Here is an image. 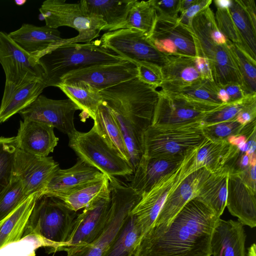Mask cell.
<instances>
[{"label": "cell", "mask_w": 256, "mask_h": 256, "mask_svg": "<svg viewBox=\"0 0 256 256\" xmlns=\"http://www.w3.org/2000/svg\"><path fill=\"white\" fill-rule=\"evenodd\" d=\"M196 0H180V12H182L188 9Z\"/></svg>", "instance_id": "obj_53"}, {"label": "cell", "mask_w": 256, "mask_h": 256, "mask_svg": "<svg viewBox=\"0 0 256 256\" xmlns=\"http://www.w3.org/2000/svg\"><path fill=\"white\" fill-rule=\"evenodd\" d=\"M68 138V145L78 158L108 178L133 174L132 166L110 146L94 126L86 132L76 130Z\"/></svg>", "instance_id": "obj_9"}, {"label": "cell", "mask_w": 256, "mask_h": 256, "mask_svg": "<svg viewBox=\"0 0 256 256\" xmlns=\"http://www.w3.org/2000/svg\"><path fill=\"white\" fill-rule=\"evenodd\" d=\"M102 47L136 64L146 62L162 68L168 54L158 51L142 32L122 28L108 32L100 39Z\"/></svg>", "instance_id": "obj_11"}, {"label": "cell", "mask_w": 256, "mask_h": 256, "mask_svg": "<svg viewBox=\"0 0 256 256\" xmlns=\"http://www.w3.org/2000/svg\"><path fill=\"white\" fill-rule=\"evenodd\" d=\"M157 16L176 18L180 12V0H152Z\"/></svg>", "instance_id": "obj_47"}, {"label": "cell", "mask_w": 256, "mask_h": 256, "mask_svg": "<svg viewBox=\"0 0 256 256\" xmlns=\"http://www.w3.org/2000/svg\"><path fill=\"white\" fill-rule=\"evenodd\" d=\"M178 18L158 16L148 36L149 40L163 54L198 56L196 36L192 28L180 22Z\"/></svg>", "instance_id": "obj_14"}, {"label": "cell", "mask_w": 256, "mask_h": 256, "mask_svg": "<svg viewBox=\"0 0 256 256\" xmlns=\"http://www.w3.org/2000/svg\"><path fill=\"white\" fill-rule=\"evenodd\" d=\"M0 64L6 82L4 94L32 80H43V70L32 56L19 46L6 32H0Z\"/></svg>", "instance_id": "obj_12"}, {"label": "cell", "mask_w": 256, "mask_h": 256, "mask_svg": "<svg viewBox=\"0 0 256 256\" xmlns=\"http://www.w3.org/2000/svg\"><path fill=\"white\" fill-rule=\"evenodd\" d=\"M215 20L216 26L228 40L242 50V43L228 8H216Z\"/></svg>", "instance_id": "obj_44"}, {"label": "cell", "mask_w": 256, "mask_h": 256, "mask_svg": "<svg viewBox=\"0 0 256 256\" xmlns=\"http://www.w3.org/2000/svg\"><path fill=\"white\" fill-rule=\"evenodd\" d=\"M78 110H80V108L69 98L56 100L40 94L18 113L23 120L48 124L68 136L76 130L74 116Z\"/></svg>", "instance_id": "obj_15"}, {"label": "cell", "mask_w": 256, "mask_h": 256, "mask_svg": "<svg viewBox=\"0 0 256 256\" xmlns=\"http://www.w3.org/2000/svg\"><path fill=\"white\" fill-rule=\"evenodd\" d=\"M58 88L80 108L82 114L94 120L98 106L102 102L99 91L82 82L61 84Z\"/></svg>", "instance_id": "obj_35"}, {"label": "cell", "mask_w": 256, "mask_h": 256, "mask_svg": "<svg viewBox=\"0 0 256 256\" xmlns=\"http://www.w3.org/2000/svg\"><path fill=\"white\" fill-rule=\"evenodd\" d=\"M104 176L100 171L78 158L72 167L67 169L59 168L54 172L40 194L50 196L76 188Z\"/></svg>", "instance_id": "obj_23"}, {"label": "cell", "mask_w": 256, "mask_h": 256, "mask_svg": "<svg viewBox=\"0 0 256 256\" xmlns=\"http://www.w3.org/2000/svg\"><path fill=\"white\" fill-rule=\"evenodd\" d=\"M76 212L60 200L40 195L38 197L23 236L34 235L45 242L50 252L65 246Z\"/></svg>", "instance_id": "obj_7"}, {"label": "cell", "mask_w": 256, "mask_h": 256, "mask_svg": "<svg viewBox=\"0 0 256 256\" xmlns=\"http://www.w3.org/2000/svg\"><path fill=\"white\" fill-rule=\"evenodd\" d=\"M256 96V93L248 94L241 100L224 104L220 108L209 114L202 120L203 126L224 122L236 120L238 114Z\"/></svg>", "instance_id": "obj_42"}, {"label": "cell", "mask_w": 256, "mask_h": 256, "mask_svg": "<svg viewBox=\"0 0 256 256\" xmlns=\"http://www.w3.org/2000/svg\"><path fill=\"white\" fill-rule=\"evenodd\" d=\"M94 121V126L110 146L132 166L120 129L112 113L102 102L98 106Z\"/></svg>", "instance_id": "obj_34"}, {"label": "cell", "mask_w": 256, "mask_h": 256, "mask_svg": "<svg viewBox=\"0 0 256 256\" xmlns=\"http://www.w3.org/2000/svg\"><path fill=\"white\" fill-rule=\"evenodd\" d=\"M138 78L142 82L156 88L162 82V76L160 67L146 62H140L136 64Z\"/></svg>", "instance_id": "obj_46"}, {"label": "cell", "mask_w": 256, "mask_h": 256, "mask_svg": "<svg viewBox=\"0 0 256 256\" xmlns=\"http://www.w3.org/2000/svg\"><path fill=\"white\" fill-rule=\"evenodd\" d=\"M109 179L110 204L107 222L99 236L84 246L64 248L66 256H104L141 198V195L116 178Z\"/></svg>", "instance_id": "obj_5"}, {"label": "cell", "mask_w": 256, "mask_h": 256, "mask_svg": "<svg viewBox=\"0 0 256 256\" xmlns=\"http://www.w3.org/2000/svg\"><path fill=\"white\" fill-rule=\"evenodd\" d=\"M54 128L42 122L20 120L16 141L18 148L28 153L40 156H48L57 146L58 138Z\"/></svg>", "instance_id": "obj_21"}, {"label": "cell", "mask_w": 256, "mask_h": 256, "mask_svg": "<svg viewBox=\"0 0 256 256\" xmlns=\"http://www.w3.org/2000/svg\"><path fill=\"white\" fill-rule=\"evenodd\" d=\"M45 86L42 80L28 82L12 90L3 94L0 105V123L18 113L30 104L42 92Z\"/></svg>", "instance_id": "obj_30"}, {"label": "cell", "mask_w": 256, "mask_h": 256, "mask_svg": "<svg viewBox=\"0 0 256 256\" xmlns=\"http://www.w3.org/2000/svg\"><path fill=\"white\" fill-rule=\"evenodd\" d=\"M28 196L20 181L12 176L10 186L0 196V222L18 207Z\"/></svg>", "instance_id": "obj_41"}, {"label": "cell", "mask_w": 256, "mask_h": 256, "mask_svg": "<svg viewBox=\"0 0 256 256\" xmlns=\"http://www.w3.org/2000/svg\"><path fill=\"white\" fill-rule=\"evenodd\" d=\"M80 2L88 12L102 18L106 24L103 30L111 32L116 30L125 21L135 0H82Z\"/></svg>", "instance_id": "obj_32"}, {"label": "cell", "mask_w": 256, "mask_h": 256, "mask_svg": "<svg viewBox=\"0 0 256 256\" xmlns=\"http://www.w3.org/2000/svg\"><path fill=\"white\" fill-rule=\"evenodd\" d=\"M214 3L216 8H228L231 4L232 0H215Z\"/></svg>", "instance_id": "obj_52"}, {"label": "cell", "mask_w": 256, "mask_h": 256, "mask_svg": "<svg viewBox=\"0 0 256 256\" xmlns=\"http://www.w3.org/2000/svg\"><path fill=\"white\" fill-rule=\"evenodd\" d=\"M195 58L168 54L166 62L161 68L162 82L160 91L174 94L182 88L204 80L198 70Z\"/></svg>", "instance_id": "obj_24"}, {"label": "cell", "mask_w": 256, "mask_h": 256, "mask_svg": "<svg viewBox=\"0 0 256 256\" xmlns=\"http://www.w3.org/2000/svg\"><path fill=\"white\" fill-rule=\"evenodd\" d=\"M244 126L236 120L226 121L202 126L205 136L212 140H226L239 134Z\"/></svg>", "instance_id": "obj_45"}, {"label": "cell", "mask_w": 256, "mask_h": 256, "mask_svg": "<svg viewBox=\"0 0 256 256\" xmlns=\"http://www.w3.org/2000/svg\"><path fill=\"white\" fill-rule=\"evenodd\" d=\"M238 151L236 146L227 140L206 138L196 152L194 163L198 169L204 168L211 173H214L226 166Z\"/></svg>", "instance_id": "obj_28"}, {"label": "cell", "mask_w": 256, "mask_h": 256, "mask_svg": "<svg viewBox=\"0 0 256 256\" xmlns=\"http://www.w3.org/2000/svg\"><path fill=\"white\" fill-rule=\"evenodd\" d=\"M229 170L226 167L211 173L196 198L220 218L226 206Z\"/></svg>", "instance_id": "obj_33"}, {"label": "cell", "mask_w": 256, "mask_h": 256, "mask_svg": "<svg viewBox=\"0 0 256 256\" xmlns=\"http://www.w3.org/2000/svg\"><path fill=\"white\" fill-rule=\"evenodd\" d=\"M58 164L52 156H40L18 149L14 158L13 176L21 182L25 194L40 192L57 170Z\"/></svg>", "instance_id": "obj_18"}, {"label": "cell", "mask_w": 256, "mask_h": 256, "mask_svg": "<svg viewBox=\"0 0 256 256\" xmlns=\"http://www.w3.org/2000/svg\"><path fill=\"white\" fill-rule=\"evenodd\" d=\"M110 204V192L98 198L74 218L66 244L62 248L84 246L93 242L107 222Z\"/></svg>", "instance_id": "obj_16"}, {"label": "cell", "mask_w": 256, "mask_h": 256, "mask_svg": "<svg viewBox=\"0 0 256 256\" xmlns=\"http://www.w3.org/2000/svg\"><path fill=\"white\" fill-rule=\"evenodd\" d=\"M18 148L15 136H0V196L12 182Z\"/></svg>", "instance_id": "obj_39"}, {"label": "cell", "mask_w": 256, "mask_h": 256, "mask_svg": "<svg viewBox=\"0 0 256 256\" xmlns=\"http://www.w3.org/2000/svg\"><path fill=\"white\" fill-rule=\"evenodd\" d=\"M246 234L244 225L220 218L210 241V256H246Z\"/></svg>", "instance_id": "obj_25"}, {"label": "cell", "mask_w": 256, "mask_h": 256, "mask_svg": "<svg viewBox=\"0 0 256 256\" xmlns=\"http://www.w3.org/2000/svg\"><path fill=\"white\" fill-rule=\"evenodd\" d=\"M256 96L254 98L241 110L236 118V120L244 126L256 120Z\"/></svg>", "instance_id": "obj_49"}, {"label": "cell", "mask_w": 256, "mask_h": 256, "mask_svg": "<svg viewBox=\"0 0 256 256\" xmlns=\"http://www.w3.org/2000/svg\"><path fill=\"white\" fill-rule=\"evenodd\" d=\"M214 16L208 6L192 20L191 28L196 36L198 56L208 61L216 85L236 83L242 86V79L228 40L218 28Z\"/></svg>", "instance_id": "obj_4"}, {"label": "cell", "mask_w": 256, "mask_h": 256, "mask_svg": "<svg viewBox=\"0 0 256 256\" xmlns=\"http://www.w3.org/2000/svg\"><path fill=\"white\" fill-rule=\"evenodd\" d=\"M200 146L187 154L176 168L143 194L132 210L130 214L134 218L142 237L154 223L168 196L188 176L198 170L194 164V158Z\"/></svg>", "instance_id": "obj_10"}, {"label": "cell", "mask_w": 256, "mask_h": 256, "mask_svg": "<svg viewBox=\"0 0 256 256\" xmlns=\"http://www.w3.org/2000/svg\"><path fill=\"white\" fill-rule=\"evenodd\" d=\"M110 192L109 180L106 176L98 180L50 196L60 200L69 209L76 212L88 206L98 198Z\"/></svg>", "instance_id": "obj_31"}, {"label": "cell", "mask_w": 256, "mask_h": 256, "mask_svg": "<svg viewBox=\"0 0 256 256\" xmlns=\"http://www.w3.org/2000/svg\"><path fill=\"white\" fill-rule=\"evenodd\" d=\"M195 61L198 70L202 78L214 81L208 61L206 58L199 56L195 58Z\"/></svg>", "instance_id": "obj_51"}, {"label": "cell", "mask_w": 256, "mask_h": 256, "mask_svg": "<svg viewBox=\"0 0 256 256\" xmlns=\"http://www.w3.org/2000/svg\"><path fill=\"white\" fill-rule=\"evenodd\" d=\"M221 86L226 92L228 103L241 100L246 96L241 86L238 84L230 83Z\"/></svg>", "instance_id": "obj_50"}, {"label": "cell", "mask_w": 256, "mask_h": 256, "mask_svg": "<svg viewBox=\"0 0 256 256\" xmlns=\"http://www.w3.org/2000/svg\"><path fill=\"white\" fill-rule=\"evenodd\" d=\"M157 18V12L152 0H135L125 21L116 30L136 29L142 32L148 37L154 26Z\"/></svg>", "instance_id": "obj_36"}, {"label": "cell", "mask_w": 256, "mask_h": 256, "mask_svg": "<svg viewBox=\"0 0 256 256\" xmlns=\"http://www.w3.org/2000/svg\"><path fill=\"white\" fill-rule=\"evenodd\" d=\"M26 2V0H15L14 2L18 6H22Z\"/></svg>", "instance_id": "obj_55"}, {"label": "cell", "mask_w": 256, "mask_h": 256, "mask_svg": "<svg viewBox=\"0 0 256 256\" xmlns=\"http://www.w3.org/2000/svg\"><path fill=\"white\" fill-rule=\"evenodd\" d=\"M40 247L47 248L42 239L34 235L26 236L0 248V256H35Z\"/></svg>", "instance_id": "obj_43"}, {"label": "cell", "mask_w": 256, "mask_h": 256, "mask_svg": "<svg viewBox=\"0 0 256 256\" xmlns=\"http://www.w3.org/2000/svg\"><path fill=\"white\" fill-rule=\"evenodd\" d=\"M142 234L134 218L130 215L126 222L104 256H136Z\"/></svg>", "instance_id": "obj_37"}, {"label": "cell", "mask_w": 256, "mask_h": 256, "mask_svg": "<svg viewBox=\"0 0 256 256\" xmlns=\"http://www.w3.org/2000/svg\"><path fill=\"white\" fill-rule=\"evenodd\" d=\"M182 160L143 156L134 172L128 186L142 196L149 191L162 177L176 168Z\"/></svg>", "instance_id": "obj_27"}, {"label": "cell", "mask_w": 256, "mask_h": 256, "mask_svg": "<svg viewBox=\"0 0 256 256\" xmlns=\"http://www.w3.org/2000/svg\"><path fill=\"white\" fill-rule=\"evenodd\" d=\"M242 50L256 61V6L254 0H232L228 8Z\"/></svg>", "instance_id": "obj_26"}, {"label": "cell", "mask_w": 256, "mask_h": 256, "mask_svg": "<svg viewBox=\"0 0 256 256\" xmlns=\"http://www.w3.org/2000/svg\"><path fill=\"white\" fill-rule=\"evenodd\" d=\"M124 60H127L102 47L100 40L84 44H56L38 59L43 70L45 88L58 87L65 75L76 70Z\"/></svg>", "instance_id": "obj_3"}, {"label": "cell", "mask_w": 256, "mask_h": 256, "mask_svg": "<svg viewBox=\"0 0 256 256\" xmlns=\"http://www.w3.org/2000/svg\"><path fill=\"white\" fill-rule=\"evenodd\" d=\"M218 218L196 198L190 200L164 230H148L136 256H210V241Z\"/></svg>", "instance_id": "obj_1"}, {"label": "cell", "mask_w": 256, "mask_h": 256, "mask_svg": "<svg viewBox=\"0 0 256 256\" xmlns=\"http://www.w3.org/2000/svg\"><path fill=\"white\" fill-rule=\"evenodd\" d=\"M201 122L149 126L144 135V155L148 158L182 160L206 140Z\"/></svg>", "instance_id": "obj_6"}, {"label": "cell", "mask_w": 256, "mask_h": 256, "mask_svg": "<svg viewBox=\"0 0 256 256\" xmlns=\"http://www.w3.org/2000/svg\"><path fill=\"white\" fill-rule=\"evenodd\" d=\"M226 207L244 226H256V190L248 186L238 174H229Z\"/></svg>", "instance_id": "obj_20"}, {"label": "cell", "mask_w": 256, "mask_h": 256, "mask_svg": "<svg viewBox=\"0 0 256 256\" xmlns=\"http://www.w3.org/2000/svg\"><path fill=\"white\" fill-rule=\"evenodd\" d=\"M99 92L120 129L134 172L144 155V132L152 124L160 92L137 76Z\"/></svg>", "instance_id": "obj_2"}, {"label": "cell", "mask_w": 256, "mask_h": 256, "mask_svg": "<svg viewBox=\"0 0 256 256\" xmlns=\"http://www.w3.org/2000/svg\"><path fill=\"white\" fill-rule=\"evenodd\" d=\"M212 0H196L188 9L181 12L178 20L182 24L191 27L193 18L200 12L210 6Z\"/></svg>", "instance_id": "obj_48"}, {"label": "cell", "mask_w": 256, "mask_h": 256, "mask_svg": "<svg viewBox=\"0 0 256 256\" xmlns=\"http://www.w3.org/2000/svg\"><path fill=\"white\" fill-rule=\"evenodd\" d=\"M39 10L46 26L56 29L66 26L78 32L75 37L65 38L64 44L90 42L106 26L100 16L88 12L80 1L68 3L63 0H46Z\"/></svg>", "instance_id": "obj_8"}, {"label": "cell", "mask_w": 256, "mask_h": 256, "mask_svg": "<svg viewBox=\"0 0 256 256\" xmlns=\"http://www.w3.org/2000/svg\"><path fill=\"white\" fill-rule=\"evenodd\" d=\"M211 172L204 168L188 176L166 198L158 217L148 230H164L183 207L196 198Z\"/></svg>", "instance_id": "obj_19"}, {"label": "cell", "mask_w": 256, "mask_h": 256, "mask_svg": "<svg viewBox=\"0 0 256 256\" xmlns=\"http://www.w3.org/2000/svg\"><path fill=\"white\" fill-rule=\"evenodd\" d=\"M172 94H180L209 104H222L218 96V86L214 81L207 80H202L182 88Z\"/></svg>", "instance_id": "obj_40"}, {"label": "cell", "mask_w": 256, "mask_h": 256, "mask_svg": "<svg viewBox=\"0 0 256 256\" xmlns=\"http://www.w3.org/2000/svg\"><path fill=\"white\" fill-rule=\"evenodd\" d=\"M228 44L240 73L244 92L246 95L256 93V61L237 45L228 40Z\"/></svg>", "instance_id": "obj_38"}, {"label": "cell", "mask_w": 256, "mask_h": 256, "mask_svg": "<svg viewBox=\"0 0 256 256\" xmlns=\"http://www.w3.org/2000/svg\"><path fill=\"white\" fill-rule=\"evenodd\" d=\"M256 244L254 243L248 248L247 256H256Z\"/></svg>", "instance_id": "obj_54"}, {"label": "cell", "mask_w": 256, "mask_h": 256, "mask_svg": "<svg viewBox=\"0 0 256 256\" xmlns=\"http://www.w3.org/2000/svg\"><path fill=\"white\" fill-rule=\"evenodd\" d=\"M9 36L28 54L38 59L51 47L62 44L64 38L56 28L22 24L18 30L8 34Z\"/></svg>", "instance_id": "obj_22"}, {"label": "cell", "mask_w": 256, "mask_h": 256, "mask_svg": "<svg viewBox=\"0 0 256 256\" xmlns=\"http://www.w3.org/2000/svg\"><path fill=\"white\" fill-rule=\"evenodd\" d=\"M40 192L30 195L12 212L0 222V249L23 236Z\"/></svg>", "instance_id": "obj_29"}, {"label": "cell", "mask_w": 256, "mask_h": 256, "mask_svg": "<svg viewBox=\"0 0 256 256\" xmlns=\"http://www.w3.org/2000/svg\"><path fill=\"white\" fill-rule=\"evenodd\" d=\"M159 92L160 96L155 109L152 126L200 122L208 114L225 104H209L180 94Z\"/></svg>", "instance_id": "obj_13"}, {"label": "cell", "mask_w": 256, "mask_h": 256, "mask_svg": "<svg viewBox=\"0 0 256 256\" xmlns=\"http://www.w3.org/2000/svg\"><path fill=\"white\" fill-rule=\"evenodd\" d=\"M137 76L136 64L124 60L76 70L65 75L62 79L61 84L82 82L100 91Z\"/></svg>", "instance_id": "obj_17"}]
</instances>
